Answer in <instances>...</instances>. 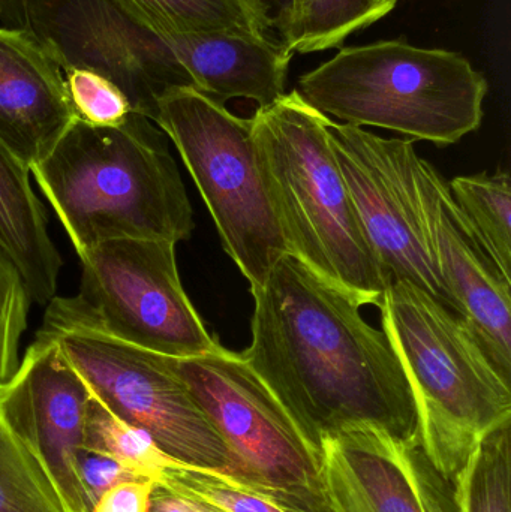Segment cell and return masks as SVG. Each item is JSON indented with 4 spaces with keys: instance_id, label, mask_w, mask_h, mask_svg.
<instances>
[{
    "instance_id": "3957f363",
    "label": "cell",
    "mask_w": 511,
    "mask_h": 512,
    "mask_svg": "<svg viewBox=\"0 0 511 512\" xmlns=\"http://www.w3.org/2000/svg\"><path fill=\"white\" fill-rule=\"evenodd\" d=\"M329 117L299 90L251 117L261 176L288 254L350 294L380 307L387 288L329 138Z\"/></svg>"
},
{
    "instance_id": "30bf717a",
    "label": "cell",
    "mask_w": 511,
    "mask_h": 512,
    "mask_svg": "<svg viewBox=\"0 0 511 512\" xmlns=\"http://www.w3.org/2000/svg\"><path fill=\"white\" fill-rule=\"evenodd\" d=\"M63 72L89 69L116 84L135 114L155 122L162 96L194 87L167 39L120 0H24L23 27Z\"/></svg>"
},
{
    "instance_id": "4fadbf2b",
    "label": "cell",
    "mask_w": 511,
    "mask_h": 512,
    "mask_svg": "<svg viewBox=\"0 0 511 512\" xmlns=\"http://www.w3.org/2000/svg\"><path fill=\"white\" fill-rule=\"evenodd\" d=\"M324 512H456L453 483L426 456L420 439L357 424L320 444Z\"/></svg>"
},
{
    "instance_id": "5bb4252c",
    "label": "cell",
    "mask_w": 511,
    "mask_h": 512,
    "mask_svg": "<svg viewBox=\"0 0 511 512\" xmlns=\"http://www.w3.org/2000/svg\"><path fill=\"white\" fill-rule=\"evenodd\" d=\"M416 182L432 259L456 315L464 319L495 369L510 382L511 282L468 230L449 183L420 156Z\"/></svg>"
},
{
    "instance_id": "5b68a950",
    "label": "cell",
    "mask_w": 511,
    "mask_h": 512,
    "mask_svg": "<svg viewBox=\"0 0 511 512\" xmlns=\"http://www.w3.org/2000/svg\"><path fill=\"white\" fill-rule=\"evenodd\" d=\"M488 89L462 54L398 38L341 48L302 75L297 90L315 110L345 125L447 146L480 128Z\"/></svg>"
},
{
    "instance_id": "4316f807",
    "label": "cell",
    "mask_w": 511,
    "mask_h": 512,
    "mask_svg": "<svg viewBox=\"0 0 511 512\" xmlns=\"http://www.w3.org/2000/svg\"><path fill=\"white\" fill-rule=\"evenodd\" d=\"M78 472H80L81 481H83V486L86 487L93 505L107 490L113 489L117 484L125 483V481L146 480V478L132 474L131 471L123 468L114 460L93 453L86 448H81L78 453Z\"/></svg>"
},
{
    "instance_id": "cb8c5ba5",
    "label": "cell",
    "mask_w": 511,
    "mask_h": 512,
    "mask_svg": "<svg viewBox=\"0 0 511 512\" xmlns=\"http://www.w3.org/2000/svg\"><path fill=\"white\" fill-rule=\"evenodd\" d=\"M0 512H65L50 478L2 414Z\"/></svg>"
},
{
    "instance_id": "8fae6325",
    "label": "cell",
    "mask_w": 511,
    "mask_h": 512,
    "mask_svg": "<svg viewBox=\"0 0 511 512\" xmlns=\"http://www.w3.org/2000/svg\"><path fill=\"white\" fill-rule=\"evenodd\" d=\"M327 128L339 170L387 285L413 283L456 315L426 239L414 140L378 137L333 120Z\"/></svg>"
},
{
    "instance_id": "e0dca14e",
    "label": "cell",
    "mask_w": 511,
    "mask_h": 512,
    "mask_svg": "<svg viewBox=\"0 0 511 512\" xmlns=\"http://www.w3.org/2000/svg\"><path fill=\"white\" fill-rule=\"evenodd\" d=\"M29 176V167L0 140V249L23 276L30 300L48 304L56 297L63 261Z\"/></svg>"
},
{
    "instance_id": "44dd1931",
    "label": "cell",
    "mask_w": 511,
    "mask_h": 512,
    "mask_svg": "<svg viewBox=\"0 0 511 512\" xmlns=\"http://www.w3.org/2000/svg\"><path fill=\"white\" fill-rule=\"evenodd\" d=\"M398 0H293L281 42L291 53H317L386 17Z\"/></svg>"
},
{
    "instance_id": "d4e9b609",
    "label": "cell",
    "mask_w": 511,
    "mask_h": 512,
    "mask_svg": "<svg viewBox=\"0 0 511 512\" xmlns=\"http://www.w3.org/2000/svg\"><path fill=\"white\" fill-rule=\"evenodd\" d=\"M65 84L75 116L89 125L116 128L134 113L122 90L98 72L69 69Z\"/></svg>"
},
{
    "instance_id": "7a4b0ae2",
    "label": "cell",
    "mask_w": 511,
    "mask_h": 512,
    "mask_svg": "<svg viewBox=\"0 0 511 512\" xmlns=\"http://www.w3.org/2000/svg\"><path fill=\"white\" fill-rule=\"evenodd\" d=\"M30 173L78 255L116 239L177 245L194 231L167 140L140 114L116 128L75 119Z\"/></svg>"
},
{
    "instance_id": "83f0119b",
    "label": "cell",
    "mask_w": 511,
    "mask_h": 512,
    "mask_svg": "<svg viewBox=\"0 0 511 512\" xmlns=\"http://www.w3.org/2000/svg\"><path fill=\"white\" fill-rule=\"evenodd\" d=\"M152 480L125 481L107 490L90 512H149Z\"/></svg>"
},
{
    "instance_id": "603a6c76",
    "label": "cell",
    "mask_w": 511,
    "mask_h": 512,
    "mask_svg": "<svg viewBox=\"0 0 511 512\" xmlns=\"http://www.w3.org/2000/svg\"><path fill=\"white\" fill-rule=\"evenodd\" d=\"M83 448L119 463L138 477L156 481L176 460L168 457L150 435L108 411L95 396L87 402Z\"/></svg>"
},
{
    "instance_id": "d6986e66",
    "label": "cell",
    "mask_w": 511,
    "mask_h": 512,
    "mask_svg": "<svg viewBox=\"0 0 511 512\" xmlns=\"http://www.w3.org/2000/svg\"><path fill=\"white\" fill-rule=\"evenodd\" d=\"M162 38L194 33L273 36L249 0H120ZM275 38V36H273Z\"/></svg>"
},
{
    "instance_id": "277c9868",
    "label": "cell",
    "mask_w": 511,
    "mask_h": 512,
    "mask_svg": "<svg viewBox=\"0 0 511 512\" xmlns=\"http://www.w3.org/2000/svg\"><path fill=\"white\" fill-rule=\"evenodd\" d=\"M380 309L416 399L423 450L453 483L479 442L510 424V382L464 319L419 286L389 283Z\"/></svg>"
},
{
    "instance_id": "8992f818",
    "label": "cell",
    "mask_w": 511,
    "mask_h": 512,
    "mask_svg": "<svg viewBox=\"0 0 511 512\" xmlns=\"http://www.w3.org/2000/svg\"><path fill=\"white\" fill-rule=\"evenodd\" d=\"M41 331L59 343L108 411L144 430L168 457L182 465L230 472L227 445L168 357L111 336L77 295L54 297Z\"/></svg>"
},
{
    "instance_id": "2e32d148",
    "label": "cell",
    "mask_w": 511,
    "mask_h": 512,
    "mask_svg": "<svg viewBox=\"0 0 511 512\" xmlns=\"http://www.w3.org/2000/svg\"><path fill=\"white\" fill-rule=\"evenodd\" d=\"M167 41L194 89L221 104L243 98L264 108L285 95L293 53L278 38L194 33Z\"/></svg>"
},
{
    "instance_id": "484cf974",
    "label": "cell",
    "mask_w": 511,
    "mask_h": 512,
    "mask_svg": "<svg viewBox=\"0 0 511 512\" xmlns=\"http://www.w3.org/2000/svg\"><path fill=\"white\" fill-rule=\"evenodd\" d=\"M30 301L23 276L0 249V387L20 366L18 346L27 328Z\"/></svg>"
},
{
    "instance_id": "7402d4cb",
    "label": "cell",
    "mask_w": 511,
    "mask_h": 512,
    "mask_svg": "<svg viewBox=\"0 0 511 512\" xmlns=\"http://www.w3.org/2000/svg\"><path fill=\"white\" fill-rule=\"evenodd\" d=\"M456 512H511L510 424L489 433L453 480Z\"/></svg>"
},
{
    "instance_id": "9a60e30c",
    "label": "cell",
    "mask_w": 511,
    "mask_h": 512,
    "mask_svg": "<svg viewBox=\"0 0 511 512\" xmlns=\"http://www.w3.org/2000/svg\"><path fill=\"white\" fill-rule=\"evenodd\" d=\"M62 72L27 30L0 27V140L29 170L77 119Z\"/></svg>"
},
{
    "instance_id": "9c48e42d",
    "label": "cell",
    "mask_w": 511,
    "mask_h": 512,
    "mask_svg": "<svg viewBox=\"0 0 511 512\" xmlns=\"http://www.w3.org/2000/svg\"><path fill=\"white\" fill-rule=\"evenodd\" d=\"M78 256L83 276L77 297L111 336L170 358L222 346L183 289L174 243L108 240Z\"/></svg>"
},
{
    "instance_id": "7c38bea8",
    "label": "cell",
    "mask_w": 511,
    "mask_h": 512,
    "mask_svg": "<svg viewBox=\"0 0 511 512\" xmlns=\"http://www.w3.org/2000/svg\"><path fill=\"white\" fill-rule=\"evenodd\" d=\"M90 396L59 343L41 330L17 372L0 387V414L50 478L65 512L93 508L78 472Z\"/></svg>"
},
{
    "instance_id": "f1b7e54d",
    "label": "cell",
    "mask_w": 511,
    "mask_h": 512,
    "mask_svg": "<svg viewBox=\"0 0 511 512\" xmlns=\"http://www.w3.org/2000/svg\"><path fill=\"white\" fill-rule=\"evenodd\" d=\"M149 512H224L207 502L173 492L162 484H153Z\"/></svg>"
},
{
    "instance_id": "52a82bcc",
    "label": "cell",
    "mask_w": 511,
    "mask_h": 512,
    "mask_svg": "<svg viewBox=\"0 0 511 512\" xmlns=\"http://www.w3.org/2000/svg\"><path fill=\"white\" fill-rule=\"evenodd\" d=\"M173 141L221 237L251 288L263 285L288 254L261 176L251 119L194 87L162 96L155 122Z\"/></svg>"
},
{
    "instance_id": "ba28073f",
    "label": "cell",
    "mask_w": 511,
    "mask_h": 512,
    "mask_svg": "<svg viewBox=\"0 0 511 512\" xmlns=\"http://www.w3.org/2000/svg\"><path fill=\"white\" fill-rule=\"evenodd\" d=\"M168 363L227 445L228 474L321 504L320 456L240 354L219 346Z\"/></svg>"
},
{
    "instance_id": "ffe728a7",
    "label": "cell",
    "mask_w": 511,
    "mask_h": 512,
    "mask_svg": "<svg viewBox=\"0 0 511 512\" xmlns=\"http://www.w3.org/2000/svg\"><path fill=\"white\" fill-rule=\"evenodd\" d=\"M450 194L468 230L511 282V180L509 173L455 177Z\"/></svg>"
},
{
    "instance_id": "4dcf8cb0",
    "label": "cell",
    "mask_w": 511,
    "mask_h": 512,
    "mask_svg": "<svg viewBox=\"0 0 511 512\" xmlns=\"http://www.w3.org/2000/svg\"><path fill=\"white\" fill-rule=\"evenodd\" d=\"M24 0H0V20L6 27H23Z\"/></svg>"
},
{
    "instance_id": "f546056e",
    "label": "cell",
    "mask_w": 511,
    "mask_h": 512,
    "mask_svg": "<svg viewBox=\"0 0 511 512\" xmlns=\"http://www.w3.org/2000/svg\"><path fill=\"white\" fill-rule=\"evenodd\" d=\"M249 2L257 9L270 33L281 41L290 18L293 0H249Z\"/></svg>"
},
{
    "instance_id": "ac0fdd59",
    "label": "cell",
    "mask_w": 511,
    "mask_h": 512,
    "mask_svg": "<svg viewBox=\"0 0 511 512\" xmlns=\"http://www.w3.org/2000/svg\"><path fill=\"white\" fill-rule=\"evenodd\" d=\"M156 483L224 512H324L320 502L299 493L182 463L165 468Z\"/></svg>"
},
{
    "instance_id": "6da1fadb",
    "label": "cell",
    "mask_w": 511,
    "mask_h": 512,
    "mask_svg": "<svg viewBox=\"0 0 511 512\" xmlns=\"http://www.w3.org/2000/svg\"><path fill=\"white\" fill-rule=\"evenodd\" d=\"M251 345L240 354L320 456L321 439L357 424L420 439L407 373L362 304L285 254L251 288Z\"/></svg>"
}]
</instances>
